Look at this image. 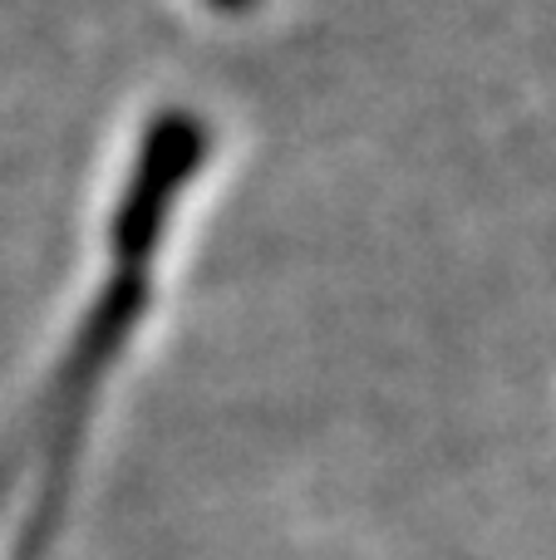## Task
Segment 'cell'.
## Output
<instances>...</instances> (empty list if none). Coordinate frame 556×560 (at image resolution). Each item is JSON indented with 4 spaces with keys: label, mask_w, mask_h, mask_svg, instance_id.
I'll list each match as a JSON object with an SVG mask.
<instances>
[{
    "label": "cell",
    "mask_w": 556,
    "mask_h": 560,
    "mask_svg": "<svg viewBox=\"0 0 556 560\" xmlns=\"http://www.w3.org/2000/svg\"><path fill=\"white\" fill-rule=\"evenodd\" d=\"M207 153V128L197 124L193 114H163L153 118L143 138V153H138V167L124 187V202H118L114 217V261L118 266H143L153 261L158 242L167 232V217H173V202L183 197L187 177L197 173Z\"/></svg>",
    "instance_id": "1"
},
{
    "label": "cell",
    "mask_w": 556,
    "mask_h": 560,
    "mask_svg": "<svg viewBox=\"0 0 556 560\" xmlns=\"http://www.w3.org/2000/svg\"><path fill=\"white\" fill-rule=\"evenodd\" d=\"M217 10H242V5H252V0H212Z\"/></svg>",
    "instance_id": "2"
}]
</instances>
